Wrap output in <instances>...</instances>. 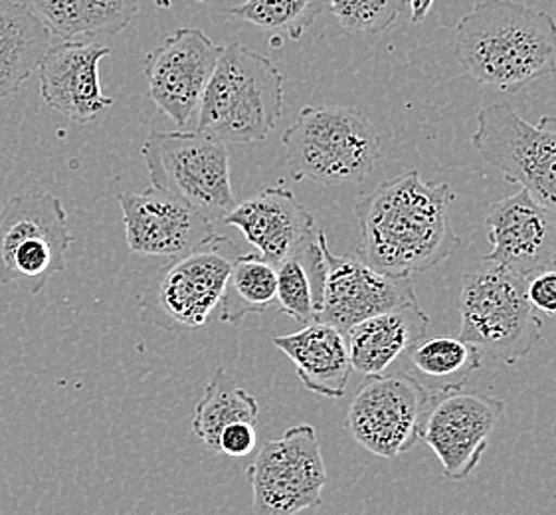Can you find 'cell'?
I'll return each mask as SVG.
<instances>
[{
  "mask_svg": "<svg viewBox=\"0 0 556 515\" xmlns=\"http://www.w3.org/2000/svg\"><path fill=\"white\" fill-rule=\"evenodd\" d=\"M428 327L430 317L418 302L365 319L345 334L351 367L365 377L387 373L402 353L428 337Z\"/></svg>",
  "mask_w": 556,
  "mask_h": 515,
  "instance_id": "cell-19",
  "label": "cell"
},
{
  "mask_svg": "<svg viewBox=\"0 0 556 515\" xmlns=\"http://www.w3.org/2000/svg\"><path fill=\"white\" fill-rule=\"evenodd\" d=\"M278 274L260 254H238L220 300L224 324L240 325L245 315L264 314L276 303Z\"/></svg>",
  "mask_w": 556,
  "mask_h": 515,
  "instance_id": "cell-25",
  "label": "cell"
},
{
  "mask_svg": "<svg viewBox=\"0 0 556 515\" xmlns=\"http://www.w3.org/2000/svg\"><path fill=\"white\" fill-rule=\"evenodd\" d=\"M223 46L199 28H178L146 58L149 96L178 127H187L201 105Z\"/></svg>",
  "mask_w": 556,
  "mask_h": 515,
  "instance_id": "cell-13",
  "label": "cell"
},
{
  "mask_svg": "<svg viewBox=\"0 0 556 515\" xmlns=\"http://www.w3.org/2000/svg\"><path fill=\"white\" fill-rule=\"evenodd\" d=\"M252 507L256 515H298L321 507L327 468L312 425L288 428L267 440L248 466Z\"/></svg>",
  "mask_w": 556,
  "mask_h": 515,
  "instance_id": "cell-10",
  "label": "cell"
},
{
  "mask_svg": "<svg viewBox=\"0 0 556 515\" xmlns=\"http://www.w3.org/2000/svg\"><path fill=\"white\" fill-rule=\"evenodd\" d=\"M257 430L256 425L238 423V425L224 428L223 435L216 444V454L232 456V459H244L256 450Z\"/></svg>",
  "mask_w": 556,
  "mask_h": 515,
  "instance_id": "cell-30",
  "label": "cell"
},
{
  "mask_svg": "<svg viewBox=\"0 0 556 515\" xmlns=\"http://www.w3.org/2000/svg\"><path fill=\"white\" fill-rule=\"evenodd\" d=\"M456 192L422 180L418 171L380 183L356 202L361 260L394 278H412L456 254L462 240L450 223Z\"/></svg>",
  "mask_w": 556,
  "mask_h": 515,
  "instance_id": "cell-1",
  "label": "cell"
},
{
  "mask_svg": "<svg viewBox=\"0 0 556 515\" xmlns=\"http://www.w3.org/2000/svg\"><path fill=\"white\" fill-rule=\"evenodd\" d=\"M232 252V240L218 236L189 256L168 262L143 291L139 319L168 334L202 329L223 300L236 260Z\"/></svg>",
  "mask_w": 556,
  "mask_h": 515,
  "instance_id": "cell-8",
  "label": "cell"
},
{
  "mask_svg": "<svg viewBox=\"0 0 556 515\" xmlns=\"http://www.w3.org/2000/svg\"><path fill=\"white\" fill-rule=\"evenodd\" d=\"M471 143L488 165L556 213V115L529 124L509 103H491L478 113Z\"/></svg>",
  "mask_w": 556,
  "mask_h": 515,
  "instance_id": "cell-9",
  "label": "cell"
},
{
  "mask_svg": "<svg viewBox=\"0 0 556 515\" xmlns=\"http://www.w3.org/2000/svg\"><path fill=\"white\" fill-rule=\"evenodd\" d=\"M485 226L491 248L483 262L523 278L556 264V213L523 189L493 202Z\"/></svg>",
  "mask_w": 556,
  "mask_h": 515,
  "instance_id": "cell-16",
  "label": "cell"
},
{
  "mask_svg": "<svg viewBox=\"0 0 556 515\" xmlns=\"http://www.w3.org/2000/svg\"><path fill=\"white\" fill-rule=\"evenodd\" d=\"M337 23L355 34L387 33L406 9V0H327Z\"/></svg>",
  "mask_w": 556,
  "mask_h": 515,
  "instance_id": "cell-28",
  "label": "cell"
},
{
  "mask_svg": "<svg viewBox=\"0 0 556 515\" xmlns=\"http://www.w3.org/2000/svg\"><path fill=\"white\" fill-rule=\"evenodd\" d=\"M110 48L86 40H58L50 46L40 72V96L46 105L62 113L72 124H89L108 112V98L100 84V62Z\"/></svg>",
  "mask_w": 556,
  "mask_h": 515,
  "instance_id": "cell-17",
  "label": "cell"
},
{
  "mask_svg": "<svg viewBox=\"0 0 556 515\" xmlns=\"http://www.w3.org/2000/svg\"><path fill=\"white\" fill-rule=\"evenodd\" d=\"M224 225L238 228L271 266H278L319 233L313 214L283 185L264 189L236 204L235 211L224 218Z\"/></svg>",
  "mask_w": 556,
  "mask_h": 515,
  "instance_id": "cell-18",
  "label": "cell"
},
{
  "mask_svg": "<svg viewBox=\"0 0 556 515\" xmlns=\"http://www.w3.org/2000/svg\"><path fill=\"white\" fill-rule=\"evenodd\" d=\"M435 0H406L410 9L412 24H422L426 16L432 11Z\"/></svg>",
  "mask_w": 556,
  "mask_h": 515,
  "instance_id": "cell-31",
  "label": "cell"
},
{
  "mask_svg": "<svg viewBox=\"0 0 556 515\" xmlns=\"http://www.w3.org/2000/svg\"><path fill=\"white\" fill-rule=\"evenodd\" d=\"M503 415L505 403L490 392H432L420 440L440 460L445 480H466L478 468Z\"/></svg>",
  "mask_w": 556,
  "mask_h": 515,
  "instance_id": "cell-12",
  "label": "cell"
},
{
  "mask_svg": "<svg viewBox=\"0 0 556 515\" xmlns=\"http://www.w3.org/2000/svg\"><path fill=\"white\" fill-rule=\"evenodd\" d=\"M52 45L50 28L28 4L0 0V100L33 78Z\"/></svg>",
  "mask_w": 556,
  "mask_h": 515,
  "instance_id": "cell-21",
  "label": "cell"
},
{
  "mask_svg": "<svg viewBox=\"0 0 556 515\" xmlns=\"http://www.w3.org/2000/svg\"><path fill=\"white\" fill-rule=\"evenodd\" d=\"M283 110V74L245 46H224L199 105L197 131L223 143L264 141Z\"/></svg>",
  "mask_w": 556,
  "mask_h": 515,
  "instance_id": "cell-3",
  "label": "cell"
},
{
  "mask_svg": "<svg viewBox=\"0 0 556 515\" xmlns=\"http://www.w3.org/2000/svg\"><path fill=\"white\" fill-rule=\"evenodd\" d=\"M295 180L339 187L367 179L380 158L379 131L345 105H307L281 137Z\"/></svg>",
  "mask_w": 556,
  "mask_h": 515,
  "instance_id": "cell-4",
  "label": "cell"
},
{
  "mask_svg": "<svg viewBox=\"0 0 556 515\" xmlns=\"http://www.w3.org/2000/svg\"><path fill=\"white\" fill-rule=\"evenodd\" d=\"M325 0H245L228 14L262 30L301 40L321 14Z\"/></svg>",
  "mask_w": 556,
  "mask_h": 515,
  "instance_id": "cell-27",
  "label": "cell"
},
{
  "mask_svg": "<svg viewBox=\"0 0 556 515\" xmlns=\"http://www.w3.org/2000/svg\"><path fill=\"white\" fill-rule=\"evenodd\" d=\"M127 515H135V514H127ZM151 515H153V514H151Z\"/></svg>",
  "mask_w": 556,
  "mask_h": 515,
  "instance_id": "cell-32",
  "label": "cell"
},
{
  "mask_svg": "<svg viewBox=\"0 0 556 515\" xmlns=\"http://www.w3.org/2000/svg\"><path fill=\"white\" fill-rule=\"evenodd\" d=\"M321 244L327 274L317 322L333 325L345 336L349 329L365 319L418 302L410 278L382 274L361 258L337 256L325 235Z\"/></svg>",
  "mask_w": 556,
  "mask_h": 515,
  "instance_id": "cell-15",
  "label": "cell"
},
{
  "mask_svg": "<svg viewBox=\"0 0 556 515\" xmlns=\"http://www.w3.org/2000/svg\"><path fill=\"white\" fill-rule=\"evenodd\" d=\"M414 370L428 379L430 392L464 389L469 377L481 367V355L459 337H424L408 351Z\"/></svg>",
  "mask_w": 556,
  "mask_h": 515,
  "instance_id": "cell-26",
  "label": "cell"
},
{
  "mask_svg": "<svg viewBox=\"0 0 556 515\" xmlns=\"http://www.w3.org/2000/svg\"><path fill=\"white\" fill-rule=\"evenodd\" d=\"M274 346L290 357L307 391L327 399L345 397L353 367L345 336L333 325L313 322L290 336L274 337Z\"/></svg>",
  "mask_w": 556,
  "mask_h": 515,
  "instance_id": "cell-20",
  "label": "cell"
},
{
  "mask_svg": "<svg viewBox=\"0 0 556 515\" xmlns=\"http://www.w3.org/2000/svg\"><path fill=\"white\" fill-rule=\"evenodd\" d=\"M119 206L127 247L139 256L175 262L218 238L216 225L208 216L155 187L123 192Z\"/></svg>",
  "mask_w": 556,
  "mask_h": 515,
  "instance_id": "cell-14",
  "label": "cell"
},
{
  "mask_svg": "<svg viewBox=\"0 0 556 515\" xmlns=\"http://www.w3.org/2000/svg\"><path fill=\"white\" fill-rule=\"evenodd\" d=\"M72 242L67 214L58 197L14 194L0 209V284L38 293L66 268Z\"/></svg>",
  "mask_w": 556,
  "mask_h": 515,
  "instance_id": "cell-7",
  "label": "cell"
},
{
  "mask_svg": "<svg viewBox=\"0 0 556 515\" xmlns=\"http://www.w3.org/2000/svg\"><path fill=\"white\" fill-rule=\"evenodd\" d=\"M141 158L151 187L220 223L236 209L230 151L199 131H151Z\"/></svg>",
  "mask_w": 556,
  "mask_h": 515,
  "instance_id": "cell-6",
  "label": "cell"
},
{
  "mask_svg": "<svg viewBox=\"0 0 556 515\" xmlns=\"http://www.w3.org/2000/svg\"><path fill=\"white\" fill-rule=\"evenodd\" d=\"M454 52L469 78L515 93L555 76L556 18L513 0H481L457 24Z\"/></svg>",
  "mask_w": 556,
  "mask_h": 515,
  "instance_id": "cell-2",
  "label": "cell"
},
{
  "mask_svg": "<svg viewBox=\"0 0 556 515\" xmlns=\"http://www.w3.org/2000/svg\"><path fill=\"white\" fill-rule=\"evenodd\" d=\"M527 300L534 312L556 315V264L539 269L527 278Z\"/></svg>",
  "mask_w": 556,
  "mask_h": 515,
  "instance_id": "cell-29",
  "label": "cell"
},
{
  "mask_svg": "<svg viewBox=\"0 0 556 515\" xmlns=\"http://www.w3.org/2000/svg\"><path fill=\"white\" fill-rule=\"evenodd\" d=\"M459 334L481 357L515 365L543 341V324L527 300V278L488 264L459 286Z\"/></svg>",
  "mask_w": 556,
  "mask_h": 515,
  "instance_id": "cell-5",
  "label": "cell"
},
{
  "mask_svg": "<svg viewBox=\"0 0 556 515\" xmlns=\"http://www.w3.org/2000/svg\"><path fill=\"white\" fill-rule=\"evenodd\" d=\"M257 416L260 404L256 397L240 389L226 369H218L212 375L201 401L197 403L192 430L212 452H216L224 428L238 423L256 425Z\"/></svg>",
  "mask_w": 556,
  "mask_h": 515,
  "instance_id": "cell-24",
  "label": "cell"
},
{
  "mask_svg": "<svg viewBox=\"0 0 556 515\" xmlns=\"http://www.w3.org/2000/svg\"><path fill=\"white\" fill-rule=\"evenodd\" d=\"M60 40L96 42L115 36L134 23L137 0H30L28 4Z\"/></svg>",
  "mask_w": 556,
  "mask_h": 515,
  "instance_id": "cell-22",
  "label": "cell"
},
{
  "mask_svg": "<svg viewBox=\"0 0 556 515\" xmlns=\"http://www.w3.org/2000/svg\"><path fill=\"white\" fill-rule=\"evenodd\" d=\"M432 392L404 370L372 375L358 385L349 404L345 428L361 449L396 459L420 442Z\"/></svg>",
  "mask_w": 556,
  "mask_h": 515,
  "instance_id": "cell-11",
  "label": "cell"
},
{
  "mask_svg": "<svg viewBox=\"0 0 556 515\" xmlns=\"http://www.w3.org/2000/svg\"><path fill=\"white\" fill-rule=\"evenodd\" d=\"M323 235L325 233L319 230L317 236L301 244L276 266V303L283 314L290 315L291 319H295L303 327L317 322V315L321 312L327 274V262L323 256Z\"/></svg>",
  "mask_w": 556,
  "mask_h": 515,
  "instance_id": "cell-23",
  "label": "cell"
}]
</instances>
